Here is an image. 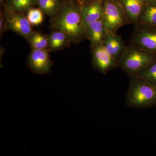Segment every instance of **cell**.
<instances>
[{
    "label": "cell",
    "instance_id": "ac0fdd59",
    "mask_svg": "<svg viewBox=\"0 0 156 156\" xmlns=\"http://www.w3.org/2000/svg\"><path fill=\"white\" fill-rule=\"evenodd\" d=\"M156 88V60L137 74Z\"/></svg>",
    "mask_w": 156,
    "mask_h": 156
},
{
    "label": "cell",
    "instance_id": "5b68a950",
    "mask_svg": "<svg viewBox=\"0 0 156 156\" xmlns=\"http://www.w3.org/2000/svg\"><path fill=\"white\" fill-rule=\"evenodd\" d=\"M2 9L7 23L8 30L14 32L19 36L27 40L34 30L25 14L19 13L5 8Z\"/></svg>",
    "mask_w": 156,
    "mask_h": 156
},
{
    "label": "cell",
    "instance_id": "3957f363",
    "mask_svg": "<svg viewBox=\"0 0 156 156\" xmlns=\"http://www.w3.org/2000/svg\"><path fill=\"white\" fill-rule=\"evenodd\" d=\"M156 60V53L130 44L117 61L118 67L129 77L136 75Z\"/></svg>",
    "mask_w": 156,
    "mask_h": 156
},
{
    "label": "cell",
    "instance_id": "603a6c76",
    "mask_svg": "<svg viewBox=\"0 0 156 156\" xmlns=\"http://www.w3.org/2000/svg\"><path fill=\"white\" fill-rule=\"evenodd\" d=\"M145 1L149 2H156V0H145Z\"/></svg>",
    "mask_w": 156,
    "mask_h": 156
},
{
    "label": "cell",
    "instance_id": "8fae6325",
    "mask_svg": "<svg viewBox=\"0 0 156 156\" xmlns=\"http://www.w3.org/2000/svg\"><path fill=\"white\" fill-rule=\"evenodd\" d=\"M80 7L81 14L86 28L89 24L101 18L102 0H98Z\"/></svg>",
    "mask_w": 156,
    "mask_h": 156
},
{
    "label": "cell",
    "instance_id": "5bb4252c",
    "mask_svg": "<svg viewBox=\"0 0 156 156\" xmlns=\"http://www.w3.org/2000/svg\"><path fill=\"white\" fill-rule=\"evenodd\" d=\"M37 6L50 17V22L55 19L62 5V0H36Z\"/></svg>",
    "mask_w": 156,
    "mask_h": 156
},
{
    "label": "cell",
    "instance_id": "d6986e66",
    "mask_svg": "<svg viewBox=\"0 0 156 156\" xmlns=\"http://www.w3.org/2000/svg\"><path fill=\"white\" fill-rule=\"evenodd\" d=\"M29 21L32 26H38L44 21V13L38 8H32L26 13Z\"/></svg>",
    "mask_w": 156,
    "mask_h": 156
},
{
    "label": "cell",
    "instance_id": "7a4b0ae2",
    "mask_svg": "<svg viewBox=\"0 0 156 156\" xmlns=\"http://www.w3.org/2000/svg\"><path fill=\"white\" fill-rule=\"evenodd\" d=\"M126 103L127 106L133 108L156 106V87L138 75L130 77Z\"/></svg>",
    "mask_w": 156,
    "mask_h": 156
},
{
    "label": "cell",
    "instance_id": "52a82bcc",
    "mask_svg": "<svg viewBox=\"0 0 156 156\" xmlns=\"http://www.w3.org/2000/svg\"><path fill=\"white\" fill-rule=\"evenodd\" d=\"M92 65L94 69L102 74L118 67L116 60L105 50L103 44L91 46Z\"/></svg>",
    "mask_w": 156,
    "mask_h": 156
},
{
    "label": "cell",
    "instance_id": "2e32d148",
    "mask_svg": "<svg viewBox=\"0 0 156 156\" xmlns=\"http://www.w3.org/2000/svg\"><path fill=\"white\" fill-rule=\"evenodd\" d=\"M27 41L31 50H48V35L34 30L29 36Z\"/></svg>",
    "mask_w": 156,
    "mask_h": 156
},
{
    "label": "cell",
    "instance_id": "ffe728a7",
    "mask_svg": "<svg viewBox=\"0 0 156 156\" xmlns=\"http://www.w3.org/2000/svg\"><path fill=\"white\" fill-rule=\"evenodd\" d=\"M7 30H8L7 23L4 16L2 9H1V11H0V38L1 39H2L3 34Z\"/></svg>",
    "mask_w": 156,
    "mask_h": 156
},
{
    "label": "cell",
    "instance_id": "ba28073f",
    "mask_svg": "<svg viewBox=\"0 0 156 156\" xmlns=\"http://www.w3.org/2000/svg\"><path fill=\"white\" fill-rule=\"evenodd\" d=\"M48 50H31L27 58V65L33 73L46 74L50 73L53 62Z\"/></svg>",
    "mask_w": 156,
    "mask_h": 156
},
{
    "label": "cell",
    "instance_id": "6da1fadb",
    "mask_svg": "<svg viewBox=\"0 0 156 156\" xmlns=\"http://www.w3.org/2000/svg\"><path fill=\"white\" fill-rule=\"evenodd\" d=\"M51 30H58L66 34L73 44H79L87 39L86 27L81 7L75 0L62 1L61 9L51 21Z\"/></svg>",
    "mask_w": 156,
    "mask_h": 156
},
{
    "label": "cell",
    "instance_id": "277c9868",
    "mask_svg": "<svg viewBox=\"0 0 156 156\" xmlns=\"http://www.w3.org/2000/svg\"><path fill=\"white\" fill-rule=\"evenodd\" d=\"M101 19L107 33H116L118 30L130 23L120 0H102Z\"/></svg>",
    "mask_w": 156,
    "mask_h": 156
},
{
    "label": "cell",
    "instance_id": "e0dca14e",
    "mask_svg": "<svg viewBox=\"0 0 156 156\" xmlns=\"http://www.w3.org/2000/svg\"><path fill=\"white\" fill-rule=\"evenodd\" d=\"M37 6L36 0H8L3 8L25 14Z\"/></svg>",
    "mask_w": 156,
    "mask_h": 156
},
{
    "label": "cell",
    "instance_id": "7c38bea8",
    "mask_svg": "<svg viewBox=\"0 0 156 156\" xmlns=\"http://www.w3.org/2000/svg\"><path fill=\"white\" fill-rule=\"evenodd\" d=\"M48 34V50L50 52H55L68 48L73 44L68 36L58 30H51Z\"/></svg>",
    "mask_w": 156,
    "mask_h": 156
},
{
    "label": "cell",
    "instance_id": "7402d4cb",
    "mask_svg": "<svg viewBox=\"0 0 156 156\" xmlns=\"http://www.w3.org/2000/svg\"><path fill=\"white\" fill-rule=\"evenodd\" d=\"M8 0H0V5L1 8H2L5 5Z\"/></svg>",
    "mask_w": 156,
    "mask_h": 156
},
{
    "label": "cell",
    "instance_id": "4fadbf2b",
    "mask_svg": "<svg viewBox=\"0 0 156 156\" xmlns=\"http://www.w3.org/2000/svg\"><path fill=\"white\" fill-rule=\"evenodd\" d=\"M86 34L87 39L91 43V46L103 44L107 32L101 18L87 27Z\"/></svg>",
    "mask_w": 156,
    "mask_h": 156
},
{
    "label": "cell",
    "instance_id": "9a60e30c",
    "mask_svg": "<svg viewBox=\"0 0 156 156\" xmlns=\"http://www.w3.org/2000/svg\"><path fill=\"white\" fill-rule=\"evenodd\" d=\"M138 24L156 27V2H146Z\"/></svg>",
    "mask_w": 156,
    "mask_h": 156
},
{
    "label": "cell",
    "instance_id": "30bf717a",
    "mask_svg": "<svg viewBox=\"0 0 156 156\" xmlns=\"http://www.w3.org/2000/svg\"><path fill=\"white\" fill-rule=\"evenodd\" d=\"M130 23L138 24L140 17L145 5V0H120Z\"/></svg>",
    "mask_w": 156,
    "mask_h": 156
},
{
    "label": "cell",
    "instance_id": "cb8c5ba5",
    "mask_svg": "<svg viewBox=\"0 0 156 156\" xmlns=\"http://www.w3.org/2000/svg\"><path fill=\"white\" fill-rule=\"evenodd\" d=\"M62 1H67V0H62Z\"/></svg>",
    "mask_w": 156,
    "mask_h": 156
},
{
    "label": "cell",
    "instance_id": "8992f818",
    "mask_svg": "<svg viewBox=\"0 0 156 156\" xmlns=\"http://www.w3.org/2000/svg\"><path fill=\"white\" fill-rule=\"evenodd\" d=\"M130 44L156 53V27L138 24L135 26Z\"/></svg>",
    "mask_w": 156,
    "mask_h": 156
},
{
    "label": "cell",
    "instance_id": "9c48e42d",
    "mask_svg": "<svg viewBox=\"0 0 156 156\" xmlns=\"http://www.w3.org/2000/svg\"><path fill=\"white\" fill-rule=\"evenodd\" d=\"M103 45L108 53L117 62L125 51L126 46L122 37L117 33H107Z\"/></svg>",
    "mask_w": 156,
    "mask_h": 156
},
{
    "label": "cell",
    "instance_id": "44dd1931",
    "mask_svg": "<svg viewBox=\"0 0 156 156\" xmlns=\"http://www.w3.org/2000/svg\"><path fill=\"white\" fill-rule=\"evenodd\" d=\"M78 5L80 6L85 5L98 0H75Z\"/></svg>",
    "mask_w": 156,
    "mask_h": 156
}]
</instances>
